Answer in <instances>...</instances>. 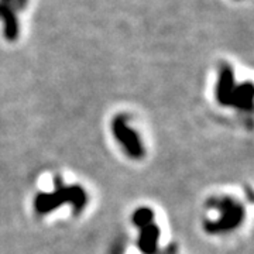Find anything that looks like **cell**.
Wrapping results in <instances>:
<instances>
[{
  "mask_svg": "<svg viewBox=\"0 0 254 254\" xmlns=\"http://www.w3.org/2000/svg\"><path fill=\"white\" fill-rule=\"evenodd\" d=\"M0 3H3V4H7V6H10L11 0H0Z\"/></svg>",
  "mask_w": 254,
  "mask_h": 254,
  "instance_id": "cell-10",
  "label": "cell"
},
{
  "mask_svg": "<svg viewBox=\"0 0 254 254\" xmlns=\"http://www.w3.org/2000/svg\"><path fill=\"white\" fill-rule=\"evenodd\" d=\"M153 219H154V213L153 210L148 208H140L137 209L133 215V223L136 225L137 227L143 229V227L148 226L153 223Z\"/></svg>",
  "mask_w": 254,
  "mask_h": 254,
  "instance_id": "cell-8",
  "label": "cell"
},
{
  "mask_svg": "<svg viewBox=\"0 0 254 254\" xmlns=\"http://www.w3.org/2000/svg\"><path fill=\"white\" fill-rule=\"evenodd\" d=\"M235 72L227 64H222L219 68V78L216 83V99L220 105H230V99L235 91Z\"/></svg>",
  "mask_w": 254,
  "mask_h": 254,
  "instance_id": "cell-4",
  "label": "cell"
},
{
  "mask_svg": "<svg viewBox=\"0 0 254 254\" xmlns=\"http://www.w3.org/2000/svg\"><path fill=\"white\" fill-rule=\"evenodd\" d=\"M28 4V0H11L10 3V7L14 10V11H21V10L26 9V6Z\"/></svg>",
  "mask_w": 254,
  "mask_h": 254,
  "instance_id": "cell-9",
  "label": "cell"
},
{
  "mask_svg": "<svg viewBox=\"0 0 254 254\" xmlns=\"http://www.w3.org/2000/svg\"><path fill=\"white\" fill-rule=\"evenodd\" d=\"M230 105L236 106L239 109L243 110H252L253 108V85L250 82H246L240 86H236L232 99H230Z\"/></svg>",
  "mask_w": 254,
  "mask_h": 254,
  "instance_id": "cell-7",
  "label": "cell"
},
{
  "mask_svg": "<svg viewBox=\"0 0 254 254\" xmlns=\"http://www.w3.org/2000/svg\"><path fill=\"white\" fill-rule=\"evenodd\" d=\"M210 206L222 212V218L218 222H206L205 229L208 233H225L229 230L236 229L245 219V209L236 200L230 198H220V199L210 200Z\"/></svg>",
  "mask_w": 254,
  "mask_h": 254,
  "instance_id": "cell-2",
  "label": "cell"
},
{
  "mask_svg": "<svg viewBox=\"0 0 254 254\" xmlns=\"http://www.w3.org/2000/svg\"><path fill=\"white\" fill-rule=\"evenodd\" d=\"M55 193H38L34 199V208L37 213L46 215L53 212L64 203H71L75 213H81L86 206L88 196L81 187H65L60 178L55 180Z\"/></svg>",
  "mask_w": 254,
  "mask_h": 254,
  "instance_id": "cell-1",
  "label": "cell"
},
{
  "mask_svg": "<svg viewBox=\"0 0 254 254\" xmlns=\"http://www.w3.org/2000/svg\"><path fill=\"white\" fill-rule=\"evenodd\" d=\"M0 18L3 21V36L7 41H16L20 33L18 18L16 11L7 4L0 3Z\"/></svg>",
  "mask_w": 254,
  "mask_h": 254,
  "instance_id": "cell-5",
  "label": "cell"
},
{
  "mask_svg": "<svg viewBox=\"0 0 254 254\" xmlns=\"http://www.w3.org/2000/svg\"><path fill=\"white\" fill-rule=\"evenodd\" d=\"M160 240V229L154 223L141 229V235L138 240V247L144 254H154Z\"/></svg>",
  "mask_w": 254,
  "mask_h": 254,
  "instance_id": "cell-6",
  "label": "cell"
},
{
  "mask_svg": "<svg viewBox=\"0 0 254 254\" xmlns=\"http://www.w3.org/2000/svg\"><path fill=\"white\" fill-rule=\"evenodd\" d=\"M112 130L116 140L120 141V144L126 150L127 155L134 160H140L144 157V147L140 141V137L131 127L127 126L126 116H116L112 123Z\"/></svg>",
  "mask_w": 254,
  "mask_h": 254,
  "instance_id": "cell-3",
  "label": "cell"
}]
</instances>
